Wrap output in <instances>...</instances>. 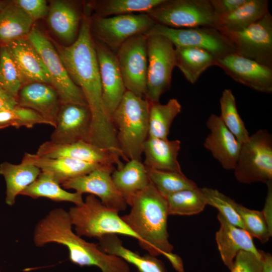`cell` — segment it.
I'll return each instance as SVG.
<instances>
[{
	"label": "cell",
	"mask_w": 272,
	"mask_h": 272,
	"mask_svg": "<svg viewBox=\"0 0 272 272\" xmlns=\"http://www.w3.org/2000/svg\"><path fill=\"white\" fill-rule=\"evenodd\" d=\"M91 17L85 9L78 36L67 46L52 40L71 79L82 91L91 114L88 142L116 150L118 144L111 116L102 100V88L94 40L91 31Z\"/></svg>",
	"instance_id": "6da1fadb"
},
{
	"label": "cell",
	"mask_w": 272,
	"mask_h": 272,
	"mask_svg": "<svg viewBox=\"0 0 272 272\" xmlns=\"http://www.w3.org/2000/svg\"><path fill=\"white\" fill-rule=\"evenodd\" d=\"M129 206L130 211L121 218L139 237L140 246L152 256H165L176 270L184 272L182 259L173 253L174 247L169 241L165 197L150 181L133 197Z\"/></svg>",
	"instance_id": "7a4b0ae2"
},
{
	"label": "cell",
	"mask_w": 272,
	"mask_h": 272,
	"mask_svg": "<svg viewBox=\"0 0 272 272\" xmlns=\"http://www.w3.org/2000/svg\"><path fill=\"white\" fill-rule=\"evenodd\" d=\"M33 241L37 247L50 243L65 246L70 260L80 266H94L102 272H130L123 259L104 252L98 244L87 242L74 232L68 211L63 208L53 209L37 223Z\"/></svg>",
	"instance_id": "3957f363"
},
{
	"label": "cell",
	"mask_w": 272,
	"mask_h": 272,
	"mask_svg": "<svg viewBox=\"0 0 272 272\" xmlns=\"http://www.w3.org/2000/svg\"><path fill=\"white\" fill-rule=\"evenodd\" d=\"M150 102L126 91L111 115L116 139L123 160L141 161L149 137Z\"/></svg>",
	"instance_id": "277c9868"
},
{
	"label": "cell",
	"mask_w": 272,
	"mask_h": 272,
	"mask_svg": "<svg viewBox=\"0 0 272 272\" xmlns=\"http://www.w3.org/2000/svg\"><path fill=\"white\" fill-rule=\"evenodd\" d=\"M68 213L75 233L81 237L99 239L119 234L139 240L118 213L106 207L94 195H88L82 203L71 207Z\"/></svg>",
	"instance_id": "5b68a950"
},
{
	"label": "cell",
	"mask_w": 272,
	"mask_h": 272,
	"mask_svg": "<svg viewBox=\"0 0 272 272\" xmlns=\"http://www.w3.org/2000/svg\"><path fill=\"white\" fill-rule=\"evenodd\" d=\"M146 14L155 24L172 28H219L210 0H164Z\"/></svg>",
	"instance_id": "8992f818"
},
{
	"label": "cell",
	"mask_w": 272,
	"mask_h": 272,
	"mask_svg": "<svg viewBox=\"0 0 272 272\" xmlns=\"http://www.w3.org/2000/svg\"><path fill=\"white\" fill-rule=\"evenodd\" d=\"M233 171L242 183L272 181V136L267 130L256 131L241 145Z\"/></svg>",
	"instance_id": "52a82bcc"
},
{
	"label": "cell",
	"mask_w": 272,
	"mask_h": 272,
	"mask_svg": "<svg viewBox=\"0 0 272 272\" xmlns=\"http://www.w3.org/2000/svg\"><path fill=\"white\" fill-rule=\"evenodd\" d=\"M148 70L144 98L150 102H158L161 95L170 87L175 66V47L165 36H147Z\"/></svg>",
	"instance_id": "ba28073f"
},
{
	"label": "cell",
	"mask_w": 272,
	"mask_h": 272,
	"mask_svg": "<svg viewBox=\"0 0 272 272\" xmlns=\"http://www.w3.org/2000/svg\"><path fill=\"white\" fill-rule=\"evenodd\" d=\"M27 39L40 55L61 104L87 105L81 90L71 79L51 40L34 27Z\"/></svg>",
	"instance_id": "9c48e42d"
},
{
	"label": "cell",
	"mask_w": 272,
	"mask_h": 272,
	"mask_svg": "<svg viewBox=\"0 0 272 272\" xmlns=\"http://www.w3.org/2000/svg\"><path fill=\"white\" fill-rule=\"evenodd\" d=\"M145 35H160L169 39L174 47H191L206 50L215 58L235 53L229 38L219 29L210 27L175 29L155 24Z\"/></svg>",
	"instance_id": "30bf717a"
},
{
	"label": "cell",
	"mask_w": 272,
	"mask_h": 272,
	"mask_svg": "<svg viewBox=\"0 0 272 272\" xmlns=\"http://www.w3.org/2000/svg\"><path fill=\"white\" fill-rule=\"evenodd\" d=\"M155 24L146 13L130 14L108 17L91 18L93 38L115 53L129 38L146 34Z\"/></svg>",
	"instance_id": "8fae6325"
},
{
	"label": "cell",
	"mask_w": 272,
	"mask_h": 272,
	"mask_svg": "<svg viewBox=\"0 0 272 272\" xmlns=\"http://www.w3.org/2000/svg\"><path fill=\"white\" fill-rule=\"evenodd\" d=\"M219 29L231 41L235 53L272 68V16L269 11L244 29Z\"/></svg>",
	"instance_id": "7c38bea8"
},
{
	"label": "cell",
	"mask_w": 272,
	"mask_h": 272,
	"mask_svg": "<svg viewBox=\"0 0 272 272\" xmlns=\"http://www.w3.org/2000/svg\"><path fill=\"white\" fill-rule=\"evenodd\" d=\"M147 37L135 35L125 41L116 52V56L126 91L144 97L147 84Z\"/></svg>",
	"instance_id": "4fadbf2b"
},
{
	"label": "cell",
	"mask_w": 272,
	"mask_h": 272,
	"mask_svg": "<svg viewBox=\"0 0 272 272\" xmlns=\"http://www.w3.org/2000/svg\"><path fill=\"white\" fill-rule=\"evenodd\" d=\"M114 169V165H102L87 174L64 182L61 186L82 194L89 193L97 196L106 207L119 213L124 211L127 205L113 181L111 175Z\"/></svg>",
	"instance_id": "5bb4252c"
},
{
	"label": "cell",
	"mask_w": 272,
	"mask_h": 272,
	"mask_svg": "<svg viewBox=\"0 0 272 272\" xmlns=\"http://www.w3.org/2000/svg\"><path fill=\"white\" fill-rule=\"evenodd\" d=\"M215 65L241 84L258 92H272V68L236 53L216 59Z\"/></svg>",
	"instance_id": "9a60e30c"
},
{
	"label": "cell",
	"mask_w": 272,
	"mask_h": 272,
	"mask_svg": "<svg viewBox=\"0 0 272 272\" xmlns=\"http://www.w3.org/2000/svg\"><path fill=\"white\" fill-rule=\"evenodd\" d=\"M36 154L48 158H67L101 165H116L117 168L123 165L120 158L111 150L85 141L71 144L47 141L39 147Z\"/></svg>",
	"instance_id": "2e32d148"
},
{
	"label": "cell",
	"mask_w": 272,
	"mask_h": 272,
	"mask_svg": "<svg viewBox=\"0 0 272 272\" xmlns=\"http://www.w3.org/2000/svg\"><path fill=\"white\" fill-rule=\"evenodd\" d=\"M91 114L87 105L61 104L50 141L57 144L88 142Z\"/></svg>",
	"instance_id": "e0dca14e"
},
{
	"label": "cell",
	"mask_w": 272,
	"mask_h": 272,
	"mask_svg": "<svg viewBox=\"0 0 272 272\" xmlns=\"http://www.w3.org/2000/svg\"><path fill=\"white\" fill-rule=\"evenodd\" d=\"M100 73L102 100L111 116L126 91L115 53L94 40Z\"/></svg>",
	"instance_id": "ac0fdd59"
},
{
	"label": "cell",
	"mask_w": 272,
	"mask_h": 272,
	"mask_svg": "<svg viewBox=\"0 0 272 272\" xmlns=\"http://www.w3.org/2000/svg\"><path fill=\"white\" fill-rule=\"evenodd\" d=\"M206 126L210 132L206 138L204 147L225 170H234L241 144L224 124L219 116L212 114Z\"/></svg>",
	"instance_id": "d6986e66"
},
{
	"label": "cell",
	"mask_w": 272,
	"mask_h": 272,
	"mask_svg": "<svg viewBox=\"0 0 272 272\" xmlns=\"http://www.w3.org/2000/svg\"><path fill=\"white\" fill-rule=\"evenodd\" d=\"M5 45L17 67L23 86L36 82L52 86L50 76L40 55L27 38Z\"/></svg>",
	"instance_id": "ffe728a7"
},
{
	"label": "cell",
	"mask_w": 272,
	"mask_h": 272,
	"mask_svg": "<svg viewBox=\"0 0 272 272\" xmlns=\"http://www.w3.org/2000/svg\"><path fill=\"white\" fill-rule=\"evenodd\" d=\"M17 101L19 106L34 110L49 125L55 126L61 103L57 91L51 85L38 82L24 85L19 92Z\"/></svg>",
	"instance_id": "44dd1931"
},
{
	"label": "cell",
	"mask_w": 272,
	"mask_h": 272,
	"mask_svg": "<svg viewBox=\"0 0 272 272\" xmlns=\"http://www.w3.org/2000/svg\"><path fill=\"white\" fill-rule=\"evenodd\" d=\"M217 218L220 227L216 232V240L221 259L229 269H232L235 257L241 250L251 252L260 259L252 237L245 229L233 225L219 213Z\"/></svg>",
	"instance_id": "7402d4cb"
},
{
	"label": "cell",
	"mask_w": 272,
	"mask_h": 272,
	"mask_svg": "<svg viewBox=\"0 0 272 272\" xmlns=\"http://www.w3.org/2000/svg\"><path fill=\"white\" fill-rule=\"evenodd\" d=\"M84 15L74 3L52 1L49 6L47 22L55 35L70 45L78 36Z\"/></svg>",
	"instance_id": "603a6c76"
},
{
	"label": "cell",
	"mask_w": 272,
	"mask_h": 272,
	"mask_svg": "<svg viewBox=\"0 0 272 272\" xmlns=\"http://www.w3.org/2000/svg\"><path fill=\"white\" fill-rule=\"evenodd\" d=\"M21 162L33 165L41 172L51 174L60 185L102 166L67 158H51L28 153H25Z\"/></svg>",
	"instance_id": "cb8c5ba5"
},
{
	"label": "cell",
	"mask_w": 272,
	"mask_h": 272,
	"mask_svg": "<svg viewBox=\"0 0 272 272\" xmlns=\"http://www.w3.org/2000/svg\"><path fill=\"white\" fill-rule=\"evenodd\" d=\"M180 149L178 140L148 137L143 147V164L147 169L182 173L177 158Z\"/></svg>",
	"instance_id": "d4e9b609"
},
{
	"label": "cell",
	"mask_w": 272,
	"mask_h": 272,
	"mask_svg": "<svg viewBox=\"0 0 272 272\" xmlns=\"http://www.w3.org/2000/svg\"><path fill=\"white\" fill-rule=\"evenodd\" d=\"M113 181L129 205L133 197L150 183L146 168L141 161L130 160L112 173Z\"/></svg>",
	"instance_id": "484cf974"
},
{
	"label": "cell",
	"mask_w": 272,
	"mask_h": 272,
	"mask_svg": "<svg viewBox=\"0 0 272 272\" xmlns=\"http://www.w3.org/2000/svg\"><path fill=\"white\" fill-rule=\"evenodd\" d=\"M36 166L27 163L14 164L5 162L0 164V174L6 182L5 202L9 206L15 204L18 195L32 183L41 173Z\"/></svg>",
	"instance_id": "4316f807"
},
{
	"label": "cell",
	"mask_w": 272,
	"mask_h": 272,
	"mask_svg": "<svg viewBox=\"0 0 272 272\" xmlns=\"http://www.w3.org/2000/svg\"><path fill=\"white\" fill-rule=\"evenodd\" d=\"M98 240L102 251L121 258L133 265L139 272H166L162 261L149 254L141 256L125 248L117 235H106Z\"/></svg>",
	"instance_id": "83f0119b"
},
{
	"label": "cell",
	"mask_w": 272,
	"mask_h": 272,
	"mask_svg": "<svg viewBox=\"0 0 272 272\" xmlns=\"http://www.w3.org/2000/svg\"><path fill=\"white\" fill-rule=\"evenodd\" d=\"M34 21L13 2L0 10V44L27 38Z\"/></svg>",
	"instance_id": "f1b7e54d"
},
{
	"label": "cell",
	"mask_w": 272,
	"mask_h": 272,
	"mask_svg": "<svg viewBox=\"0 0 272 272\" xmlns=\"http://www.w3.org/2000/svg\"><path fill=\"white\" fill-rule=\"evenodd\" d=\"M175 66L191 84H195L209 67L215 65L216 58L209 52L191 47H175Z\"/></svg>",
	"instance_id": "f546056e"
},
{
	"label": "cell",
	"mask_w": 272,
	"mask_h": 272,
	"mask_svg": "<svg viewBox=\"0 0 272 272\" xmlns=\"http://www.w3.org/2000/svg\"><path fill=\"white\" fill-rule=\"evenodd\" d=\"M20 195L33 199L44 197L56 202H70L75 205H80L84 201L83 194L66 191L51 174L44 172H41L37 178L26 187Z\"/></svg>",
	"instance_id": "4dcf8cb0"
},
{
	"label": "cell",
	"mask_w": 272,
	"mask_h": 272,
	"mask_svg": "<svg viewBox=\"0 0 272 272\" xmlns=\"http://www.w3.org/2000/svg\"><path fill=\"white\" fill-rule=\"evenodd\" d=\"M268 0H247L234 11L219 17V28L231 31L244 29L263 17L268 11Z\"/></svg>",
	"instance_id": "1f68e13d"
},
{
	"label": "cell",
	"mask_w": 272,
	"mask_h": 272,
	"mask_svg": "<svg viewBox=\"0 0 272 272\" xmlns=\"http://www.w3.org/2000/svg\"><path fill=\"white\" fill-rule=\"evenodd\" d=\"M178 100L170 99L166 104L150 102L149 114V137L167 139L175 118L181 112Z\"/></svg>",
	"instance_id": "d6a6232c"
},
{
	"label": "cell",
	"mask_w": 272,
	"mask_h": 272,
	"mask_svg": "<svg viewBox=\"0 0 272 272\" xmlns=\"http://www.w3.org/2000/svg\"><path fill=\"white\" fill-rule=\"evenodd\" d=\"M164 0H100L91 1L87 4L95 11L94 17H108L134 14L147 13Z\"/></svg>",
	"instance_id": "836d02e7"
},
{
	"label": "cell",
	"mask_w": 272,
	"mask_h": 272,
	"mask_svg": "<svg viewBox=\"0 0 272 272\" xmlns=\"http://www.w3.org/2000/svg\"><path fill=\"white\" fill-rule=\"evenodd\" d=\"M169 215L190 216L201 212L207 205L200 188L182 190L165 197Z\"/></svg>",
	"instance_id": "e575fe53"
},
{
	"label": "cell",
	"mask_w": 272,
	"mask_h": 272,
	"mask_svg": "<svg viewBox=\"0 0 272 272\" xmlns=\"http://www.w3.org/2000/svg\"><path fill=\"white\" fill-rule=\"evenodd\" d=\"M219 116L224 124L241 145L246 142L250 135L244 122L239 114L235 97L231 90L224 89L220 99Z\"/></svg>",
	"instance_id": "d590c367"
},
{
	"label": "cell",
	"mask_w": 272,
	"mask_h": 272,
	"mask_svg": "<svg viewBox=\"0 0 272 272\" xmlns=\"http://www.w3.org/2000/svg\"><path fill=\"white\" fill-rule=\"evenodd\" d=\"M147 170L150 181L164 197L182 190L198 187L183 173Z\"/></svg>",
	"instance_id": "8d00e7d4"
},
{
	"label": "cell",
	"mask_w": 272,
	"mask_h": 272,
	"mask_svg": "<svg viewBox=\"0 0 272 272\" xmlns=\"http://www.w3.org/2000/svg\"><path fill=\"white\" fill-rule=\"evenodd\" d=\"M23 87L17 67L5 45L0 44V88L16 100Z\"/></svg>",
	"instance_id": "74e56055"
},
{
	"label": "cell",
	"mask_w": 272,
	"mask_h": 272,
	"mask_svg": "<svg viewBox=\"0 0 272 272\" xmlns=\"http://www.w3.org/2000/svg\"><path fill=\"white\" fill-rule=\"evenodd\" d=\"M235 209L239 215L244 229L252 237L266 242L271 236L262 211L249 209L235 201Z\"/></svg>",
	"instance_id": "f35d334b"
},
{
	"label": "cell",
	"mask_w": 272,
	"mask_h": 272,
	"mask_svg": "<svg viewBox=\"0 0 272 272\" xmlns=\"http://www.w3.org/2000/svg\"><path fill=\"white\" fill-rule=\"evenodd\" d=\"M38 124L49 125L39 113L28 108L18 105L12 109L0 111V126L2 128L12 126L17 128L23 126L30 128Z\"/></svg>",
	"instance_id": "ab89813d"
},
{
	"label": "cell",
	"mask_w": 272,
	"mask_h": 272,
	"mask_svg": "<svg viewBox=\"0 0 272 272\" xmlns=\"http://www.w3.org/2000/svg\"><path fill=\"white\" fill-rule=\"evenodd\" d=\"M207 205L215 207L230 223L244 229L240 217L235 209V200L216 189L209 187L200 188Z\"/></svg>",
	"instance_id": "60d3db41"
},
{
	"label": "cell",
	"mask_w": 272,
	"mask_h": 272,
	"mask_svg": "<svg viewBox=\"0 0 272 272\" xmlns=\"http://www.w3.org/2000/svg\"><path fill=\"white\" fill-rule=\"evenodd\" d=\"M231 272H261L260 259L251 252L240 251L235 257Z\"/></svg>",
	"instance_id": "b9f144b4"
},
{
	"label": "cell",
	"mask_w": 272,
	"mask_h": 272,
	"mask_svg": "<svg viewBox=\"0 0 272 272\" xmlns=\"http://www.w3.org/2000/svg\"><path fill=\"white\" fill-rule=\"evenodd\" d=\"M13 2L34 21L47 17L49 6L45 0H16Z\"/></svg>",
	"instance_id": "7bdbcfd3"
},
{
	"label": "cell",
	"mask_w": 272,
	"mask_h": 272,
	"mask_svg": "<svg viewBox=\"0 0 272 272\" xmlns=\"http://www.w3.org/2000/svg\"><path fill=\"white\" fill-rule=\"evenodd\" d=\"M247 0H210L216 14L220 17L229 14Z\"/></svg>",
	"instance_id": "ee69618b"
},
{
	"label": "cell",
	"mask_w": 272,
	"mask_h": 272,
	"mask_svg": "<svg viewBox=\"0 0 272 272\" xmlns=\"http://www.w3.org/2000/svg\"><path fill=\"white\" fill-rule=\"evenodd\" d=\"M267 193L262 211L270 232L272 234V181L266 183Z\"/></svg>",
	"instance_id": "f6af8a7d"
},
{
	"label": "cell",
	"mask_w": 272,
	"mask_h": 272,
	"mask_svg": "<svg viewBox=\"0 0 272 272\" xmlns=\"http://www.w3.org/2000/svg\"><path fill=\"white\" fill-rule=\"evenodd\" d=\"M17 105V100L0 88V111L12 109Z\"/></svg>",
	"instance_id": "bcb514c9"
},
{
	"label": "cell",
	"mask_w": 272,
	"mask_h": 272,
	"mask_svg": "<svg viewBox=\"0 0 272 272\" xmlns=\"http://www.w3.org/2000/svg\"><path fill=\"white\" fill-rule=\"evenodd\" d=\"M260 255L261 272H272V256L268 252L259 250Z\"/></svg>",
	"instance_id": "7dc6e473"
},
{
	"label": "cell",
	"mask_w": 272,
	"mask_h": 272,
	"mask_svg": "<svg viewBox=\"0 0 272 272\" xmlns=\"http://www.w3.org/2000/svg\"><path fill=\"white\" fill-rule=\"evenodd\" d=\"M7 3V2H0V10L5 7Z\"/></svg>",
	"instance_id": "c3c4849f"
},
{
	"label": "cell",
	"mask_w": 272,
	"mask_h": 272,
	"mask_svg": "<svg viewBox=\"0 0 272 272\" xmlns=\"http://www.w3.org/2000/svg\"><path fill=\"white\" fill-rule=\"evenodd\" d=\"M1 128H2V127L0 126V129H1Z\"/></svg>",
	"instance_id": "681fc988"
},
{
	"label": "cell",
	"mask_w": 272,
	"mask_h": 272,
	"mask_svg": "<svg viewBox=\"0 0 272 272\" xmlns=\"http://www.w3.org/2000/svg\"><path fill=\"white\" fill-rule=\"evenodd\" d=\"M0 272H2V271H1V269H0Z\"/></svg>",
	"instance_id": "f907efd6"
}]
</instances>
